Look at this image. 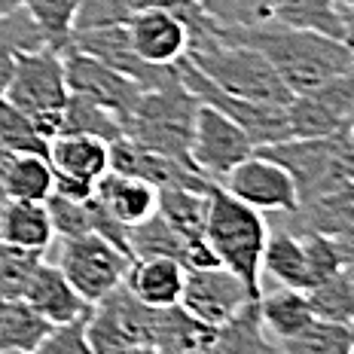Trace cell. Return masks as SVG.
Masks as SVG:
<instances>
[{"label":"cell","instance_id":"cell-12","mask_svg":"<svg viewBox=\"0 0 354 354\" xmlns=\"http://www.w3.org/2000/svg\"><path fill=\"white\" fill-rule=\"evenodd\" d=\"M254 153V141L245 135L241 125L208 104L196 107L193 135H189V162L202 177L220 183L239 162Z\"/></svg>","mask_w":354,"mask_h":354},{"label":"cell","instance_id":"cell-2","mask_svg":"<svg viewBox=\"0 0 354 354\" xmlns=\"http://www.w3.org/2000/svg\"><path fill=\"white\" fill-rule=\"evenodd\" d=\"M266 239H269L266 214L232 198L220 183H211L208 214H205V241L217 254L220 266L235 272L254 297H260L263 290L260 257H263Z\"/></svg>","mask_w":354,"mask_h":354},{"label":"cell","instance_id":"cell-3","mask_svg":"<svg viewBox=\"0 0 354 354\" xmlns=\"http://www.w3.org/2000/svg\"><path fill=\"white\" fill-rule=\"evenodd\" d=\"M187 58L214 86L223 88L232 98L275 107H284L290 101V92L281 83V77L272 71V64L257 49L245 46V43L223 40L217 31L189 40Z\"/></svg>","mask_w":354,"mask_h":354},{"label":"cell","instance_id":"cell-20","mask_svg":"<svg viewBox=\"0 0 354 354\" xmlns=\"http://www.w3.org/2000/svg\"><path fill=\"white\" fill-rule=\"evenodd\" d=\"M46 162L55 174L95 183L110 168V144L80 131H62L46 144Z\"/></svg>","mask_w":354,"mask_h":354},{"label":"cell","instance_id":"cell-30","mask_svg":"<svg viewBox=\"0 0 354 354\" xmlns=\"http://www.w3.org/2000/svg\"><path fill=\"white\" fill-rule=\"evenodd\" d=\"M302 257H306V269L312 284L324 281V278L336 275L339 269L351 266L354 248H351V232L345 235H324V232H297Z\"/></svg>","mask_w":354,"mask_h":354},{"label":"cell","instance_id":"cell-36","mask_svg":"<svg viewBox=\"0 0 354 354\" xmlns=\"http://www.w3.org/2000/svg\"><path fill=\"white\" fill-rule=\"evenodd\" d=\"M62 131H80V135H92V138H101V141H116L122 138V122L116 120L110 110L92 104V101H83V98H68L64 104V113H62Z\"/></svg>","mask_w":354,"mask_h":354},{"label":"cell","instance_id":"cell-24","mask_svg":"<svg viewBox=\"0 0 354 354\" xmlns=\"http://www.w3.org/2000/svg\"><path fill=\"white\" fill-rule=\"evenodd\" d=\"M208 354H281V345L266 333L257 315V299H250L235 318L214 330Z\"/></svg>","mask_w":354,"mask_h":354},{"label":"cell","instance_id":"cell-5","mask_svg":"<svg viewBox=\"0 0 354 354\" xmlns=\"http://www.w3.org/2000/svg\"><path fill=\"white\" fill-rule=\"evenodd\" d=\"M3 98L34 122L37 135L46 144L55 135H62V113L71 98L68 83H64L62 49H53L43 43V46L16 53Z\"/></svg>","mask_w":354,"mask_h":354},{"label":"cell","instance_id":"cell-25","mask_svg":"<svg viewBox=\"0 0 354 354\" xmlns=\"http://www.w3.org/2000/svg\"><path fill=\"white\" fill-rule=\"evenodd\" d=\"M257 315H260L266 333L275 342L297 336L312 321L306 290H290V287H272V290L263 287L260 297H257Z\"/></svg>","mask_w":354,"mask_h":354},{"label":"cell","instance_id":"cell-6","mask_svg":"<svg viewBox=\"0 0 354 354\" xmlns=\"http://www.w3.org/2000/svg\"><path fill=\"white\" fill-rule=\"evenodd\" d=\"M196 107L198 101L180 86V80L174 73L171 83L141 92L131 116L125 120L122 138L147 147V150L189 162V135H193Z\"/></svg>","mask_w":354,"mask_h":354},{"label":"cell","instance_id":"cell-4","mask_svg":"<svg viewBox=\"0 0 354 354\" xmlns=\"http://www.w3.org/2000/svg\"><path fill=\"white\" fill-rule=\"evenodd\" d=\"M257 153L293 177L299 205L354 187V144L351 129L330 138H284L257 147Z\"/></svg>","mask_w":354,"mask_h":354},{"label":"cell","instance_id":"cell-11","mask_svg":"<svg viewBox=\"0 0 354 354\" xmlns=\"http://www.w3.org/2000/svg\"><path fill=\"white\" fill-rule=\"evenodd\" d=\"M62 58H64V83H68V95L92 101V104L110 110V113L122 122V131H125V120L131 116L138 98H141V86H138L135 80H129L125 73L113 71L110 64L98 62L95 55L77 49V46H64Z\"/></svg>","mask_w":354,"mask_h":354},{"label":"cell","instance_id":"cell-9","mask_svg":"<svg viewBox=\"0 0 354 354\" xmlns=\"http://www.w3.org/2000/svg\"><path fill=\"white\" fill-rule=\"evenodd\" d=\"M156 308L141 306L125 287H116L95 302L86 318V333L95 354H116L125 348H153Z\"/></svg>","mask_w":354,"mask_h":354},{"label":"cell","instance_id":"cell-26","mask_svg":"<svg viewBox=\"0 0 354 354\" xmlns=\"http://www.w3.org/2000/svg\"><path fill=\"white\" fill-rule=\"evenodd\" d=\"M260 272L269 275L278 287H290V290H308L312 287L297 232H269L260 257Z\"/></svg>","mask_w":354,"mask_h":354},{"label":"cell","instance_id":"cell-39","mask_svg":"<svg viewBox=\"0 0 354 354\" xmlns=\"http://www.w3.org/2000/svg\"><path fill=\"white\" fill-rule=\"evenodd\" d=\"M217 28H248L266 21V0H196Z\"/></svg>","mask_w":354,"mask_h":354},{"label":"cell","instance_id":"cell-8","mask_svg":"<svg viewBox=\"0 0 354 354\" xmlns=\"http://www.w3.org/2000/svg\"><path fill=\"white\" fill-rule=\"evenodd\" d=\"M174 73H177V80H180V86L193 95L198 104H208L214 110H220V113L230 116L235 125H241L245 135L254 141V150L257 147H266V144H275V141L290 138L287 135L284 107L254 104V101H245V98H232V95H226L223 88L214 86L187 55L174 62Z\"/></svg>","mask_w":354,"mask_h":354},{"label":"cell","instance_id":"cell-19","mask_svg":"<svg viewBox=\"0 0 354 354\" xmlns=\"http://www.w3.org/2000/svg\"><path fill=\"white\" fill-rule=\"evenodd\" d=\"M183 269L171 257H150V260H131L122 287L147 308H171L180 302Z\"/></svg>","mask_w":354,"mask_h":354},{"label":"cell","instance_id":"cell-41","mask_svg":"<svg viewBox=\"0 0 354 354\" xmlns=\"http://www.w3.org/2000/svg\"><path fill=\"white\" fill-rule=\"evenodd\" d=\"M34 354H95L86 333V318L49 327V333L40 339Z\"/></svg>","mask_w":354,"mask_h":354},{"label":"cell","instance_id":"cell-14","mask_svg":"<svg viewBox=\"0 0 354 354\" xmlns=\"http://www.w3.org/2000/svg\"><path fill=\"white\" fill-rule=\"evenodd\" d=\"M220 187L232 198L250 205V208L260 214H293L299 208L293 177L287 174L278 162L260 156L257 150L250 153L245 162H239V165L220 180Z\"/></svg>","mask_w":354,"mask_h":354},{"label":"cell","instance_id":"cell-1","mask_svg":"<svg viewBox=\"0 0 354 354\" xmlns=\"http://www.w3.org/2000/svg\"><path fill=\"white\" fill-rule=\"evenodd\" d=\"M217 34L223 40L245 43V46L257 49L272 64V71L281 77V83L290 95L312 92L327 80L354 71L351 43L333 40V37L315 31L260 21V25L248 28H217Z\"/></svg>","mask_w":354,"mask_h":354},{"label":"cell","instance_id":"cell-46","mask_svg":"<svg viewBox=\"0 0 354 354\" xmlns=\"http://www.w3.org/2000/svg\"><path fill=\"white\" fill-rule=\"evenodd\" d=\"M3 302H6V299H3V297H0V308H3Z\"/></svg>","mask_w":354,"mask_h":354},{"label":"cell","instance_id":"cell-27","mask_svg":"<svg viewBox=\"0 0 354 354\" xmlns=\"http://www.w3.org/2000/svg\"><path fill=\"white\" fill-rule=\"evenodd\" d=\"M211 189V187H208ZM208 189H156V211L171 230L183 239H205V214H208Z\"/></svg>","mask_w":354,"mask_h":354},{"label":"cell","instance_id":"cell-15","mask_svg":"<svg viewBox=\"0 0 354 354\" xmlns=\"http://www.w3.org/2000/svg\"><path fill=\"white\" fill-rule=\"evenodd\" d=\"M125 34L129 46L141 62L168 68L177 58L187 55L189 31L180 12L171 6H144L125 19Z\"/></svg>","mask_w":354,"mask_h":354},{"label":"cell","instance_id":"cell-31","mask_svg":"<svg viewBox=\"0 0 354 354\" xmlns=\"http://www.w3.org/2000/svg\"><path fill=\"white\" fill-rule=\"evenodd\" d=\"M49 327L53 324L43 321L25 299H6L0 308V351H34Z\"/></svg>","mask_w":354,"mask_h":354},{"label":"cell","instance_id":"cell-40","mask_svg":"<svg viewBox=\"0 0 354 354\" xmlns=\"http://www.w3.org/2000/svg\"><path fill=\"white\" fill-rule=\"evenodd\" d=\"M86 202H71V198H64V196L49 193L46 211H49V223H53L55 239H77V235H83V232H92L88 230Z\"/></svg>","mask_w":354,"mask_h":354},{"label":"cell","instance_id":"cell-42","mask_svg":"<svg viewBox=\"0 0 354 354\" xmlns=\"http://www.w3.org/2000/svg\"><path fill=\"white\" fill-rule=\"evenodd\" d=\"M131 0H77V21L73 31H86V28L101 25H125L131 16Z\"/></svg>","mask_w":354,"mask_h":354},{"label":"cell","instance_id":"cell-38","mask_svg":"<svg viewBox=\"0 0 354 354\" xmlns=\"http://www.w3.org/2000/svg\"><path fill=\"white\" fill-rule=\"evenodd\" d=\"M40 260H43V254H37V250L12 248V245L0 241V297L19 299Z\"/></svg>","mask_w":354,"mask_h":354},{"label":"cell","instance_id":"cell-22","mask_svg":"<svg viewBox=\"0 0 354 354\" xmlns=\"http://www.w3.org/2000/svg\"><path fill=\"white\" fill-rule=\"evenodd\" d=\"M95 198L125 226H135L156 214V187H150L141 177L110 171V168L95 180Z\"/></svg>","mask_w":354,"mask_h":354},{"label":"cell","instance_id":"cell-43","mask_svg":"<svg viewBox=\"0 0 354 354\" xmlns=\"http://www.w3.org/2000/svg\"><path fill=\"white\" fill-rule=\"evenodd\" d=\"M53 193L71 198V202H86V198L95 196V183L92 180H80V177H71V174H55L53 171Z\"/></svg>","mask_w":354,"mask_h":354},{"label":"cell","instance_id":"cell-23","mask_svg":"<svg viewBox=\"0 0 354 354\" xmlns=\"http://www.w3.org/2000/svg\"><path fill=\"white\" fill-rule=\"evenodd\" d=\"M53 193V168L40 153H3L0 159V196L46 202Z\"/></svg>","mask_w":354,"mask_h":354},{"label":"cell","instance_id":"cell-7","mask_svg":"<svg viewBox=\"0 0 354 354\" xmlns=\"http://www.w3.org/2000/svg\"><path fill=\"white\" fill-rule=\"evenodd\" d=\"M43 257L58 266V272L68 278L71 287L88 306H95L116 287H122L131 266V257L125 250L110 245L95 232H83L77 239H55Z\"/></svg>","mask_w":354,"mask_h":354},{"label":"cell","instance_id":"cell-34","mask_svg":"<svg viewBox=\"0 0 354 354\" xmlns=\"http://www.w3.org/2000/svg\"><path fill=\"white\" fill-rule=\"evenodd\" d=\"M129 257L131 260H150V257H171L183 260V239L162 220V214H150L141 223L129 226ZM183 266V263H180Z\"/></svg>","mask_w":354,"mask_h":354},{"label":"cell","instance_id":"cell-29","mask_svg":"<svg viewBox=\"0 0 354 354\" xmlns=\"http://www.w3.org/2000/svg\"><path fill=\"white\" fill-rule=\"evenodd\" d=\"M306 302H308L312 318L348 324L351 327V321H354V269L345 266L336 275L312 284L306 290Z\"/></svg>","mask_w":354,"mask_h":354},{"label":"cell","instance_id":"cell-28","mask_svg":"<svg viewBox=\"0 0 354 354\" xmlns=\"http://www.w3.org/2000/svg\"><path fill=\"white\" fill-rule=\"evenodd\" d=\"M351 211H354V187L312 198V202L299 205V208L293 214H287V217H290L293 223H302V230H297V232L345 235V232H351V226H354Z\"/></svg>","mask_w":354,"mask_h":354},{"label":"cell","instance_id":"cell-32","mask_svg":"<svg viewBox=\"0 0 354 354\" xmlns=\"http://www.w3.org/2000/svg\"><path fill=\"white\" fill-rule=\"evenodd\" d=\"M278 345L281 354H354V333L348 324L312 318L297 336Z\"/></svg>","mask_w":354,"mask_h":354},{"label":"cell","instance_id":"cell-16","mask_svg":"<svg viewBox=\"0 0 354 354\" xmlns=\"http://www.w3.org/2000/svg\"><path fill=\"white\" fill-rule=\"evenodd\" d=\"M71 46L83 49V53L95 55L98 62L110 64L113 71L125 73L129 80H135L141 86V92L147 88L165 86L174 80V64L168 68H159V64H147L141 62L129 46V34H125V25H101V28H86V31H73Z\"/></svg>","mask_w":354,"mask_h":354},{"label":"cell","instance_id":"cell-45","mask_svg":"<svg viewBox=\"0 0 354 354\" xmlns=\"http://www.w3.org/2000/svg\"><path fill=\"white\" fill-rule=\"evenodd\" d=\"M0 354H34V351H16V348H10V351H0Z\"/></svg>","mask_w":354,"mask_h":354},{"label":"cell","instance_id":"cell-17","mask_svg":"<svg viewBox=\"0 0 354 354\" xmlns=\"http://www.w3.org/2000/svg\"><path fill=\"white\" fill-rule=\"evenodd\" d=\"M19 299H25L28 306L46 324H53V327L88 318V312H92V306L73 290L68 278L58 272V266L49 263L46 257L37 263V269L31 272V278H28Z\"/></svg>","mask_w":354,"mask_h":354},{"label":"cell","instance_id":"cell-44","mask_svg":"<svg viewBox=\"0 0 354 354\" xmlns=\"http://www.w3.org/2000/svg\"><path fill=\"white\" fill-rule=\"evenodd\" d=\"M333 3H336L342 12H348V16H351V0H333Z\"/></svg>","mask_w":354,"mask_h":354},{"label":"cell","instance_id":"cell-33","mask_svg":"<svg viewBox=\"0 0 354 354\" xmlns=\"http://www.w3.org/2000/svg\"><path fill=\"white\" fill-rule=\"evenodd\" d=\"M19 6L34 21L46 46H71L73 21H77V0H19Z\"/></svg>","mask_w":354,"mask_h":354},{"label":"cell","instance_id":"cell-18","mask_svg":"<svg viewBox=\"0 0 354 354\" xmlns=\"http://www.w3.org/2000/svg\"><path fill=\"white\" fill-rule=\"evenodd\" d=\"M266 21L351 43V16L333 0H266Z\"/></svg>","mask_w":354,"mask_h":354},{"label":"cell","instance_id":"cell-35","mask_svg":"<svg viewBox=\"0 0 354 354\" xmlns=\"http://www.w3.org/2000/svg\"><path fill=\"white\" fill-rule=\"evenodd\" d=\"M31 46H43V37L34 28V21L25 16V10L16 6L12 12L0 16V95L6 88V80L12 73V62H16V53Z\"/></svg>","mask_w":354,"mask_h":354},{"label":"cell","instance_id":"cell-37","mask_svg":"<svg viewBox=\"0 0 354 354\" xmlns=\"http://www.w3.org/2000/svg\"><path fill=\"white\" fill-rule=\"evenodd\" d=\"M0 150L6 153H40L46 156V141L37 135L34 122L0 95Z\"/></svg>","mask_w":354,"mask_h":354},{"label":"cell","instance_id":"cell-21","mask_svg":"<svg viewBox=\"0 0 354 354\" xmlns=\"http://www.w3.org/2000/svg\"><path fill=\"white\" fill-rule=\"evenodd\" d=\"M0 241H3V245H12V248L46 254L49 245L55 241L46 202L0 198Z\"/></svg>","mask_w":354,"mask_h":354},{"label":"cell","instance_id":"cell-13","mask_svg":"<svg viewBox=\"0 0 354 354\" xmlns=\"http://www.w3.org/2000/svg\"><path fill=\"white\" fill-rule=\"evenodd\" d=\"M250 299L257 297L248 290L245 281L235 272H230L226 266H208V269H187L177 306L198 324L223 327Z\"/></svg>","mask_w":354,"mask_h":354},{"label":"cell","instance_id":"cell-10","mask_svg":"<svg viewBox=\"0 0 354 354\" xmlns=\"http://www.w3.org/2000/svg\"><path fill=\"white\" fill-rule=\"evenodd\" d=\"M290 138H330L354 125V77L342 73L312 92L290 95L284 104Z\"/></svg>","mask_w":354,"mask_h":354}]
</instances>
